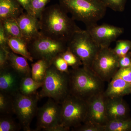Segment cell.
I'll return each mask as SVG.
<instances>
[{
  "label": "cell",
  "mask_w": 131,
  "mask_h": 131,
  "mask_svg": "<svg viewBox=\"0 0 131 131\" xmlns=\"http://www.w3.org/2000/svg\"><path fill=\"white\" fill-rule=\"evenodd\" d=\"M39 20L41 34L66 43L81 29L60 5L46 7Z\"/></svg>",
  "instance_id": "6da1fadb"
},
{
  "label": "cell",
  "mask_w": 131,
  "mask_h": 131,
  "mask_svg": "<svg viewBox=\"0 0 131 131\" xmlns=\"http://www.w3.org/2000/svg\"><path fill=\"white\" fill-rule=\"evenodd\" d=\"M69 79L70 94L86 101L105 90V82L83 66L70 70Z\"/></svg>",
  "instance_id": "7a4b0ae2"
},
{
  "label": "cell",
  "mask_w": 131,
  "mask_h": 131,
  "mask_svg": "<svg viewBox=\"0 0 131 131\" xmlns=\"http://www.w3.org/2000/svg\"><path fill=\"white\" fill-rule=\"evenodd\" d=\"M59 5L74 20L86 27L97 24L106 14L107 7L101 0H59Z\"/></svg>",
  "instance_id": "3957f363"
},
{
  "label": "cell",
  "mask_w": 131,
  "mask_h": 131,
  "mask_svg": "<svg viewBox=\"0 0 131 131\" xmlns=\"http://www.w3.org/2000/svg\"><path fill=\"white\" fill-rule=\"evenodd\" d=\"M38 93L40 98L48 97L61 104L70 94L69 73L59 71L52 64Z\"/></svg>",
  "instance_id": "277c9868"
},
{
  "label": "cell",
  "mask_w": 131,
  "mask_h": 131,
  "mask_svg": "<svg viewBox=\"0 0 131 131\" xmlns=\"http://www.w3.org/2000/svg\"><path fill=\"white\" fill-rule=\"evenodd\" d=\"M68 47L81 61L83 66L91 69L100 47L86 30L81 29L73 35L67 43Z\"/></svg>",
  "instance_id": "5b68a950"
},
{
  "label": "cell",
  "mask_w": 131,
  "mask_h": 131,
  "mask_svg": "<svg viewBox=\"0 0 131 131\" xmlns=\"http://www.w3.org/2000/svg\"><path fill=\"white\" fill-rule=\"evenodd\" d=\"M61 104L62 125L70 130L84 123L88 112L86 101L70 94Z\"/></svg>",
  "instance_id": "8992f818"
},
{
  "label": "cell",
  "mask_w": 131,
  "mask_h": 131,
  "mask_svg": "<svg viewBox=\"0 0 131 131\" xmlns=\"http://www.w3.org/2000/svg\"><path fill=\"white\" fill-rule=\"evenodd\" d=\"M40 99L38 92L30 95L19 92L13 95V112L16 115L24 131H31V123L37 115L38 102Z\"/></svg>",
  "instance_id": "52a82bcc"
},
{
  "label": "cell",
  "mask_w": 131,
  "mask_h": 131,
  "mask_svg": "<svg viewBox=\"0 0 131 131\" xmlns=\"http://www.w3.org/2000/svg\"><path fill=\"white\" fill-rule=\"evenodd\" d=\"M27 45L34 60L45 59L51 63L56 57L68 48L66 42L53 39L42 34Z\"/></svg>",
  "instance_id": "ba28073f"
},
{
  "label": "cell",
  "mask_w": 131,
  "mask_h": 131,
  "mask_svg": "<svg viewBox=\"0 0 131 131\" xmlns=\"http://www.w3.org/2000/svg\"><path fill=\"white\" fill-rule=\"evenodd\" d=\"M119 58L110 47L100 48L91 69L103 81L109 82L119 69Z\"/></svg>",
  "instance_id": "9c48e42d"
},
{
  "label": "cell",
  "mask_w": 131,
  "mask_h": 131,
  "mask_svg": "<svg viewBox=\"0 0 131 131\" xmlns=\"http://www.w3.org/2000/svg\"><path fill=\"white\" fill-rule=\"evenodd\" d=\"M61 104L49 98L46 103L38 108L37 127L35 131H49L61 125Z\"/></svg>",
  "instance_id": "30bf717a"
},
{
  "label": "cell",
  "mask_w": 131,
  "mask_h": 131,
  "mask_svg": "<svg viewBox=\"0 0 131 131\" xmlns=\"http://www.w3.org/2000/svg\"><path fill=\"white\" fill-rule=\"evenodd\" d=\"M86 30L100 48L109 47L124 31L122 27L108 24H94L86 27Z\"/></svg>",
  "instance_id": "8fae6325"
},
{
  "label": "cell",
  "mask_w": 131,
  "mask_h": 131,
  "mask_svg": "<svg viewBox=\"0 0 131 131\" xmlns=\"http://www.w3.org/2000/svg\"><path fill=\"white\" fill-rule=\"evenodd\" d=\"M103 92L95 95L87 101L88 112L84 123L90 122L104 126L108 122L106 112V98Z\"/></svg>",
  "instance_id": "7c38bea8"
},
{
  "label": "cell",
  "mask_w": 131,
  "mask_h": 131,
  "mask_svg": "<svg viewBox=\"0 0 131 131\" xmlns=\"http://www.w3.org/2000/svg\"><path fill=\"white\" fill-rule=\"evenodd\" d=\"M22 77L8 64L0 69V92L10 95L19 92Z\"/></svg>",
  "instance_id": "4fadbf2b"
},
{
  "label": "cell",
  "mask_w": 131,
  "mask_h": 131,
  "mask_svg": "<svg viewBox=\"0 0 131 131\" xmlns=\"http://www.w3.org/2000/svg\"><path fill=\"white\" fill-rule=\"evenodd\" d=\"M24 39L27 43L41 35L39 20L26 12L16 19Z\"/></svg>",
  "instance_id": "5bb4252c"
},
{
  "label": "cell",
  "mask_w": 131,
  "mask_h": 131,
  "mask_svg": "<svg viewBox=\"0 0 131 131\" xmlns=\"http://www.w3.org/2000/svg\"><path fill=\"white\" fill-rule=\"evenodd\" d=\"M106 107L108 121L127 118L128 109L122 97L106 98Z\"/></svg>",
  "instance_id": "9a60e30c"
},
{
  "label": "cell",
  "mask_w": 131,
  "mask_h": 131,
  "mask_svg": "<svg viewBox=\"0 0 131 131\" xmlns=\"http://www.w3.org/2000/svg\"><path fill=\"white\" fill-rule=\"evenodd\" d=\"M108 82L103 92L106 98H120L131 93V84L120 78L114 77Z\"/></svg>",
  "instance_id": "2e32d148"
},
{
  "label": "cell",
  "mask_w": 131,
  "mask_h": 131,
  "mask_svg": "<svg viewBox=\"0 0 131 131\" xmlns=\"http://www.w3.org/2000/svg\"><path fill=\"white\" fill-rule=\"evenodd\" d=\"M24 10L17 0H0V21L16 19L24 13Z\"/></svg>",
  "instance_id": "e0dca14e"
},
{
  "label": "cell",
  "mask_w": 131,
  "mask_h": 131,
  "mask_svg": "<svg viewBox=\"0 0 131 131\" xmlns=\"http://www.w3.org/2000/svg\"><path fill=\"white\" fill-rule=\"evenodd\" d=\"M27 60L25 57L18 56L12 50L9 52L8 64L22 78L31 76V68Z\"/></svg>",
  "instance_id": "ac0fdd59"
},
{
  "label": "cell",
  "mask_w": 131,
  "mask_h": 131,
  "mask_svg": "<svg viewBox=\"0 0 131 131\" xmlns=\"http://www.w3.org/2000/svg\"><path fill=\"white\" fill-rule=\"evenodd\" d=\"M8 45L11 50L15 53L25 57L31 62L34 61L28 50L27 42L21 38H9L8 39Z\"/></svg>",
  "instance_id": "d6986e66"
},
{
  "label": "cell",
  "mask_w": 131,
  "mask_h": 131,
  "mask_svg": "<svg viewBox=\"0 0 131 131\" xmlns=\"http://www.w3.org/2000/svg\"><path fill=\"white\" fill-rule=\"evenodd\" d=\"M52 63L45 59L37 60L31 64V76L37 81L43 83L47 69Z\"/></svg>",
  "instance_id": "ffe728a7"
},
{
  "label": "cell",
  "mask_w": 131,
  "mask_h": 131,
  "mask_svg": "<svg viewBox=\"0 0 131 131\" xmlns=\"http://www.w3.org/2000/svg\"><path fill=\"white\" fill-rule=\"evenodd\" d=\"M43 84L35 81L31 76L25 77L21 78L19 92L25 95H32L37 93V90L42 87Z\"/></svg>",
  "instance_id": "44dd1931"
},
{
  "label": "cell",
  "mask_w": 131,
  "mask_h": 131,
  "mask_svg": "<svg viewBox=\"0 0 131 131\" xmlns=\"http://www.w3.org/2000/svg\"><path fill=\"white\" fill-rule=\"evenodd\" d=\"M8 38L11 37L24 39L16 19H8L0 21Z\"/></svg>",
  "instance_id": "7402d4cb"
},
{
  "label": "cell",
  "mask_w": 131,
  "mask_h": 131,
  "mask_svg": "<svg viewBox=\"0 0 131 131\" xmlns=\"http://www.w3.org/2000/svg\"><path fill=\"white\" fill-rule=\"evenodd\" d=\"M104 131H127L131 130V119L110 121L103 126Z\"/></svg>",
  "instance_id": "603a6c76"
},
{
  "label": "cell",
  "mask_w": 131,
  "mask_h": 131,
  "mask_svg": "<svg viewBox=\"0 0 131 131\" xmlns=\"http://www.w3.org/2000/svg\"><path fill=\"white\" fill-rule=\"evenodd\" d=\"M11 115H1L0 131H17L21 129L20 124H18Z\"/></svg>",
  "instance_id": "cb8c5ba5"
},
{
  "label": "cell",
  "mask_w": 131,
  "mask_h": 131,
  "mask_svg": "<svg viewBox=\"0 0 131 131\" xmlns=\"http://www.w3.org/2000/svg\"><path fill=\"white\" fill-rule=\"evenodd\" d=\"M1 115H11L13 112V96L0 92Z\"/></svg>",
  "instance_id": "d4e9b609"
},
{
  "label": "cell",
  "mask_w": 131,
  "mask_h": 131,
  "mask_svg": "<svg viewBox=\"0 0 131 131\" xmlns=\"http://www.w3.org/2000/svg\"><path fill=\"white\" fill-rule=\"evenodd\" d=\"M60 55L65 60L69 66L71 67L72 69H77L83 66L82 63L80 59L68 47L65 51Z\"/></svg>",
  "instance_id": "484cf974"
},
{
  "label": "cell",
  "mask_w": 131,
  "mask_h": 131,
  "mask_svg": "<svg viewBox=\"0 0 131 131\" xmlns=\"http://www.w3.org/2000/svg\"><path fill=\"white\" fill-rule=\"evenodd\" d=\"M113 49L115 54L119 58L124 57L131 50V40H117L115 47Z\"/></svg>",
  "instance_id": "4316f807"
},
{
  "label": "cell",
  "mask_w": 131,
  "mask_h": 131,
  "mask_svg": "<svg viewBox=\"0 0 131 131\" xmlns=\"http://www.w3.org/2000/svg\"><path fill=\"white\" fill-rule=\"evenodd\" d=\"M50 0H31V6L34 15L37 18H40L42 12Z\"/></svg>",
  "instance_id": "83f0119b"
},
{
  "label": "cell",
  "mask_w": 131,
  "mask_h": 131,
  "mask_svg": "<svg viewBox=\"0 0 131 131\" xmlns=\"http://www.w3.org/2000/svg\"><path fill=\"white\" fill-rule=\"evenodd\" d=\"M107 8L115 12H122L125 9L127 0H101Z\"/></svg>",
  "instance_id": "f1b7e54d"
},
{
  "label": "cell",
  "mask_w": 131,
  "mask_h": 131,
  "mask_svg": "<svg viewBox=\"0 0 131 131\" xmlns=\"http://www.w3.org/2000/svg\"><path fill=\"white\" fill-rule=\"evenodd\" d=\"M52 64L59 71L63 73H69L70 70L68 68L69 65L60 54L53 59Z\"/></svg>",
  "instance_id": "f546056e"
},
{
  "label": "cell",
  "mask_w": 131,
  "mask_h": 131,
  "mask_svg": "<svg viewBox=\"0 0 131 131\" xmlns=\"http://www.w3.org/2000/svg\"><path fill=\"white\" fill-rule=\"evenodd\" d=\"M73 131H104L103 126L98 125L90 122H84L81 125L73 128Z\"/></svg>",
  "instance_id": "4dcf8cb0"
},
{
  "label": "cell",
  "mask_w": 131,
  "mask_h": 131,
  "mask_svg": "<svg viewBox=\"0 0 131 131\" xmlns=\"http://www.w3.org/2000/svg\"><path fill=\"white\" fill-rule=\"evenodd\" d=\"M114 77L120 78L131 84V67L119 68Z\"/></svg>",
  "instance_id": "1f68e13d"
},
{
  "label": "cell",
  "mask_w": 131,
  "mask_h": 131,
  "mask_svg": "<svg viewBox=\"0 0 131 131\" xmlns=\"http://www.w3.org/2000/svg\"><path fill=\"white\" fill-rule=\"evenodd\" d=\"M11 50H7L0 47V69L8 64V54Z\"/></svg>",
  "instance_id": "d6a6232c"
},
{
  "label": "cell",
  "mask_w": 131,
  "mask_h": 131,
  "mask_svg": "<svg viewBox=\"0 0 131 131\" xmlns=\"http://www.w3.org/2000/svg\"><path fill=\"white\" fill-rule=\"evenodd\" d=\"M7 37L2 25L0 24V47L7 50H11L8 45Z\"/></svg>",
  "instance_id": "836d02e7"
},
{
  "label": "cell",
  "mask_w": 131,
  "mask_h": 131,
  "mask_svg": "<svg viewBox=\"0 0 131 131\" xmlns=\"http://www.w3.org/2000/svg\"><path fill=\"white\" fill-rule=\"evenodd\" d=\"M119 68L131 67V52H129L124 56L120 58L119 60Z\"/></svg>",
  "instance_id": "e575fe53"
},
{
  "label": "cell",
  "mask_w": 131,
  "mask_h": 131,
  "mask_svg": "<svg viewBox=\"0 0 131 131\" xmlns=\"http://www.w3.org/2000/svg\"><path fill=\"white\" fill-rule=\"evenodd\" d=\"M19 3L21 5L22 7L24 8V10L28 14L34 15L31 6V0H17Z\"/></svg>",
  "instance_id": "d590c367"
}]
</instances>
